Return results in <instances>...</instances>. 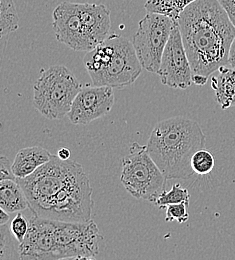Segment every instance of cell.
I'll list each match as a JSON object with an SVG mask.
<instances>
[{"mask_svg":"<svg viewBox=\"0 0 235 260\" xmlns=\"http://www.w3.org/2000/svg\"><path fill=\"white\" fill-rule=\"evenodd\" d=\"M19 17L13 0H0V35L4 38L18 29Z\"/></svg>","mask_w":235,"mask_h":260,"instance_id":"obj_17","label":"cell"},{"mask_svg":"<svg viewBox=\"0 0 235 260\" xmlns=\"http://www.w3.org/2000/svg\"><path fill=\"white\" fill-rule=\"evenodd\" d=\"M29 230V219H27L22 213L18 212L10 223V231L14 238L20 244L25 239Z\"/></svg>","mask_w":235,"mask_h":260,"instance_id":"obj_21","label":"cell"},{"mask_svg":"<svg viewBox=\"0 0 235 260\" xmlns=\"http://www.w3.org/2000/svg\"><path fill=\"white\" fill-rule=\"evenodd\" d=\"M157 74L162 84L171 88L186 89L193 83L191 65L177 21L173 25Z\"/></svg>","mask_w":235,"mask_h":260,"instance_id":"obj_9","label":"cell"},{"mask_svg":"<svg viewBox=\"0 0 235 260\" xmlns=\"http://www.w3.org/2000/svg\"><path fill=\"white\" fill-rule=\"evenodd\" d=\"M235 27V0H218Z\"/></svg>","mask_w":235,"mask_h":260,"instance_id":"obj_23","label":"cell"},{"mask_svg":"<svg viewBox=\"0 0 235 260\" xmlns=\"http://www.w3.org/2000/svg\"><path fill=\"white\" fill-rule=\"evenodd\" d=\"M211 86L222 109L235 106V68L228 65L220 67L212 77Z\"/></svg>","mask_w":235,"mask_h":260,"instance_id":"obj_14","label":"cell"},{"mask_svg":"<svg viewBox=\"0 0 235 260\" xmlns=\"http://www.w3.org/2000/svg\"><path fill=\"white\" fill-rule=\"evenodd\" d=\"M177 22L191 65L192 81L202 86L213 72L228 65L235 27L218 0L194 1Z\"/></svg>","mask_w":235,"mask_h":260,"instance_id":"obj_2","label":"cell"},{"mask_svg":"<svg viewBox=\"0 0 235 260\" xmlns=\"http://www.w3.org/2000/svg\"><path fill=\"white\" fill-rule=\"evenodd\" d=\"M228 66L235 68V37L230 45V49L228 53Z\"/></svg>","mask_w":235,"mask_h":260,"instance_id":"obj_24","label":"cell"},{"mask_svg":"<svg viewBox=\"0 0 235 260\" xmlns=\"http://www.w3.org/2000/svg\"><path fill=\"white\" fill-rule=\"evenodd\" d=\"M196 0H147L144 8L147 12L167 16L177 21L187 6Z\"/></svg>","mask_w":235,"mask_h":260,"instance_id":"obj_16","label":"cell"},{"mask_svg":"<svg viewBox=\"0 0 235 260\" xmlns=\"http://www.w3.org/2000/svg\"><path fill=\"white\" fill-rule=\"evenodd\" d=\"M205 143L206 138L198 122L176 116L154 126L146 147L167 180L188 179L194 174L192 156L205 148Z\"/></svg>","mask_w":235,"mask_h":260,"instance_id":"obj_4","label":"cell"},{"mask_svg":"<svg viewBox=\"0 0 235 260\" xmlns=\"http://www.w3.org/2000/svg\"><path fill=\"white\" fill-rule=\"evenodd\" d=\"M188 205H189V202L168 205L166 207V212H165V221L166 222L177 221L180 224L185 223L189 218V214L187 212Z\"/></svg>","mask_w":235,"mask_h":260,"instance_id":"obj_20","label":"cell"},{"mask_svg":"<svg viewBox=\"0 0 235 260\" xmlns=\"http://www.w3.org/2000/svg\"><path fill=\"white\" fill-rule=\"evenodd\" d=\"M175 20L167 16L148 12L139 22L132 43L142 67L157 73Z\"/></svg>","mask_w":235,"mask_h":260,"instance_id":"obj_8","label":"cell"},{"mask_svg":"<svg viewBox=\"0 0 235 260\" xmlns=\"http://www.w3.org/2000/svg\"><path fill=\"white\" fill-rule=\"evenodd\" d=\"M81 84L64 65H52L41 71L33 86V105L37 111L50 120L68 115Z\"/></svg>","mask_w":235,"mask_h":260,"instance_id":"obj_6","label":"cell"},{"mask_svg":"<svg viewBox=\"0 0 235 260\" xmlns=\"http://www.w3.org/2000/svg\"><path fill=\"white\" fill-rule=\"evenodd\" d=\"M120 181L136 199L155 202L165 190L167 179L150 157L146 145L135 142L122 159Z\"/></svg>","mask_w":235,"mask_h":260,"instance_id":"obj_7","label":"cell"},{"mask_svg":"<svg viewBox=\"0 0 235 260\" xmlns=\"http://www.w3.org/2000/svg\"><path fill=\"white\" fill-rule=\"evenodd\" d=\"M9 214H10V213L6 212L4 209H2V208L0 207V224H1V225H4V224H6V223L9 221V219H10Z\"/></svg>","mask_w":235,"mask_h":260,"instance_id":"obj_26","label":"cell"},{"mask_svg":"<svg viewBox=\"0 0 235 260\" xmlns=\"http://www.w3.org/2000/svg\"><path fill=\"white\" fill-rule=\"evenodd\" d=\"M5 179H16L12 172V165H10L9 159L5 156L0 158V181Z\"/></svg>","mask_w":235,"mask_h":260,"instance_id":"obj_22","label":"cell"},{"mask_svg":"<svg viewBox=\"0 0 235 260\" xmlns=\"http://www.w3.org/2000/svg\"><path fill=\"white\" fill-rule=\"evenodd\" d=\"M0 207L8 213L20 212L29 208V202L16 179L0 181Z\"/></svg>","mask_w":235,"mask_h":260,"instance_id":"obj_15","label":"cell"},{"mask_svg":"<svg viewBox=\"0 0 235 260\" xmlns=\"http://www.w3.org/2000/svg\"><path fill=\"white\" fill-rule=\"evenodd\" d=\"M81 20L91 43L96 47L110 34V10L103 4L78 3Z\"/></svg>","mask_w":235,"mask_h":260,"instance_id":"obj_12","label":"cell"},{"mask_svg":"<svg viewBox=\"0 0 235 260\" xmlns=\"http://www.w3.org/2000/svg\"><path fill=\"white\" fill-rule=\"evenodd\" d=\"M189 199H190V193L186 188L182 187L180 184H173L171 189L169 191L164 190L158 196V198L154 203L156 204L157 207L162 209V208H166L168 205H171V204L189 202Z\"/></svg>","mask_w":235,"mask_h":260,"instance_id":"obj_18","label":"cell"},{"mask_svg":"<svg viewBox=\"0 0 235 260\" xmlns=\"http://www.w3.org/2000/svg\"><path fill=\"white\" fill-rule=\"evenodd\" d=\"M53 29L56 39L76 51H91L94 45L85 32L78 3L65 1L53 11Z\"/></svg>","mask_w":235,"mask_h":260,"instance_id":"obj_11","label":"cell"},{"mask_svg":"<svg viewBox=\"0 0 235 260\" xmlns=\"http://www.w3.org/2000/svg\"><path fill=\"white\" fill-rule=\"evenodd\" d=\"M103 236L97 224L65 222L32 215L29 230L19 244L21 260H58L75 256L94 257L100 252Z\"/></svg>","mask_w":235,"mask_h":260,"instance_id":"obj_3","label":"cell"},{"mask_svg":"<svg viewBox=\"0 0 235 260\" xmlns=\"http://www.w3.org/2000/svg\"><path fill=\"white\" fill-rule=\"evenodd\" d=\"M51 157L52 154L40 146L22 148L17 152L12 163V172L16 178H25L48 162Z\"/></svg>","mask_w":235,"mask_h":260,"instance_id":"obj_13","label":"cell"},{"mask_svg":"<svg viewBox=\"0 0 235 260\" xmlns=\"http://www.w3.org/2000/svg\"><path fill=\"white\" fill-rule=\"evenodd\" d=\"M83 63L93 85L118 89L133 84L143 69L132 41L114 33L88 51Z\"/></svg>","mask_w":235,"mask_h":260,"instance_id":"obj_5","label":"cell"},{"mask_svg":"<svg viewBox=\"0 0 235 260\" xmlns=\"http://www.w3.org/2000/svg\"><path fill=\"white\" fill-rule=\"evenodd\" d=\"M57 156L62 159V160H69L70 156H71V152L70 150L66 147H62L57 151Z\"/></svg>","mask_w":235,"mask_h":260,"instance_id":"obj_25","label":"cell"},{"mask_svg":"<svg viewBox=\"0 0 235 260\" xmlns=\"http://www.w3.org/2000/svg\"><path fill=\"white\" fill-rule=\"evenodd\" d=\"M114 104L113 88L84 86L74 99L68 118L73 124H89L107 115Z\"/></svg>","mask_w":235,"mask_h":260,"instance_id":"obj_10","label":"cell"},{"mask_svg":"<svg viewBox=\"0 0 235 260\" xmlns=\"http://www.w3.org/2000/svg\"><path fill=\"white\" fill-rule=\"evenodd\" d=\"M215 160L213 155L205 148L195 152L191 159V166L194 173L200 176L208 175L213 170Z\"/></svg>","mask_w":235,"mask_h":260,"instance_id":"obj_19","label":"cell"},{"mask_svg":"<svg viewBox=\"0 0 235 260\" xmlns=\"http://www.w3.org/2000/svg\"><path fill=\"white\" fill-rule=\"evenodd\" d=\"M58 260H95L91 256H75V257H68V258H62Z\"/></svg>","mask_w":235,"mask_h":260,"instance_id":"obj_27","label":"cell"},{"mask_svg":"<svg viewBox=\"0 0 235 260\" xmlns=\"http://www.w3.org/2000/svg\"><path fill=\"white\" fill-rule=\"evenodd\" d=\"M32 214L65 222L91 220L92 187L83 167L57 155L25 178H16Z\"/></svg>","mask_w":235,"mask_h":260,"instance_id":"obj_1","label":"cell"}]
</instances>
